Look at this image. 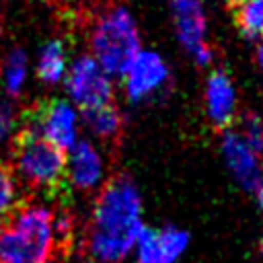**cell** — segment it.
<instances>
[{
  "instance_id": "cell-1",
  "label": "cell",
  "mask_w": 263,
  "mask_h": 263,
  "mask_svg": "<svg viewBox=\"0 0 263 263\" xmlns=\"http://www.w3.org/2000/svg\"><path fill=\"white\" fill-rule=\"evenodd\" d=\"M142 195L129 177H115L99 189L84 236L90 263H127L144 232Z\"/></svg>"
},
{
  "instance_id": "cell-2",
  "label": "cell",
  "mask_w": 263,
  "mask_h": 263,
  "mask_svg": "<svg viewBox=\"0 0 263 263\" xmlns=\"http://www.w3.org/2000/svg\"><path fill=\"white\" fill-rule=\"evenodd\" d=\"M55 247L53 212L43 203L21 205L0 224V263H47Z\"/></svg>"
},
{
  "instance_id": "cell-3",
  "label": "cell",
  "mask_w": 263,
  "mask_h": 263,
  "mask_svg": "<svg viewBox=\"0 0 263 263\" xmlns=\"http://www.w3.org/2000/svg\"><path fill=\"white\" fill-rule=\"evenodd\" d=\"M92 60L113 78L121 76L142 49L136 16L125 6H111L99 14L90 33Z\"/></svg>"
},
{
  "instance_id": "cell-4",
  "label": "cell",
  "mask_w": 263,
  "mask_h": 263,
  "mask_svg": "<svg viewBox=\"0 0 263 263\" xmlns=\"http://www.w3.org/2000/svg\"><path fill=\"white\" fill-rule=\"evenodd\" d=\"M14 166L27 185L51 191L66 175V154L43 138L25 132L14 148Z\"/></svg>"
},
{
  "instance_id": "cell-5",
  "label": "cell",
  "mask_w": 263,
  "mask_h": 263,
  "mask_svg": "<svg viewBox=\"0 0 263 263\" xmlns=\"http://www.w3.org/2000/svg\"><path fill=\"white\" fill-rule=\"evenodd\" d=\"M66 92L70 97V103L78 109L90 111L103 105H109L115 92L113 78L90 58L80 55L76 58L64 76Z\"/></svg>"
},
{
  "instance_id": "cell-6",
  "label": "cell",
  "mask_w": 263,
  "mask_h": 263,
  "mask_svg": "<svg viewBox=\"0 0 263 263\" xmlns=\"http://www.w3.org/2000/svg\"><path fill=\"white\" fill-rule=\"evenodd\" d=\"M171 14L179 43L199 66L214 62V49L208 45V14L203 0H171Z\"/></svg>"
},
{
  "instance_id": "cell-7",
  "label": "cell",
  "mask_w": 263,
  "mask_h": 263,
  "mask_svg": "<svg viewBox=\"0 0 263 263\" xmlns=\"http://www.w3.org/2000/svg\"><path fill=\"white\" fill-rule=\"evenodd\" d=\"M123 90L132 103L148 101L160 95L171 82V66L154 49H140L125 68Z\"/></svg>"
},
{
  "instance_id": "cell-8",
  "label": "cell",
  "mask_w": 263,
  "mask_h": 263,
  "mask_svg": "<svg viewBox=\"0 0 263 263\" xmlns=\"http://www.w3.org/2000/svg\"><path fill=\"white\" fill-rule=\"evenodd\" d=\"M78 109L64 99H55L45 103L35 115H33V125L31 134L43 138L58 150L66 152L78 142Z\"/></svg>"
},
{
  "instance_id": "cell-9",
  "label": "cell",
  "mask_w": 263,
  "mask_h": 263,
  "mask_svg": "<svg viewBox=\"0 0 263 263\" xmlns=\"http://www.w3.org/2000/svg\"><path fill=\"white\" fill-rule=\"evenodd\" d=\"M189 249V232L179 226L144 228L134 259L140 263H177Z\"/></svg>"
},
{
  "instance_id": "cell-10",
  "label": "cell",
  "mask_w": 263,
  "mask_h": 263,
  "mask_svg": "<svg viewBox=\"0 0 263 263\" xmlns=\"http://www.w3.org/2000/svg\"><path fill=\"white\" fill-rule=\"evenodd\" d=\"M107 164L103 152L90 140H78L66 156V179L78 191H97L105 185Z\"/></svg>"
},
{
  "instance_id": "cell-11",
  "label": "cell",
  "mask_w": 263,
  "mask_h": 263,
  "mask_svg": "<svg viewBox=\"0 0 263 263\" xmlns=\"http://www.w3.org/2000/svg\"><path fill=\"white\" fill-rule=\"evenodd\" d=\"M220 152L224 158V164L232 173V177L245 187V189H257L263 177L261 166V154L255 152L236 129H226L220 138Z\"/></svg>"
},
{
  "instance_id": "cell-12",
  "label": "cell",
  "mask_w": 263,
  "mask_h": 263,
  "mask_svg": "<svg viewBox=\"0 0 263 263\" xmlns=\"http://www.w3.org/2000/svg\"><path fill=\"white\" fill-rule=\"evenodd\" d=\"M203 103H205V113L208 119L218 125V127H228L234 117H236V88L232 78L226 72L214 70L208 80H205V90H203Z\"/></svg>"
},
{
  "instance_id": "cell-13",
  "label": "cell",
  "mask_w": 263,
  "mask_h": 263,
  "mask_svg": "<svg viewBox=\"0 0 263 263\" xmlns=\"http://www.w3.org/2000/svg\"><path fill=\"white\" fill-rule=\"evenodd\" d=\"M68 70V53L66 45L60 39L47 41L37 58V74L45 84H58L64 80Z\"/></svg>"
},
{
  "instance_id": "cell-14",
  "label": "cell",
  "mask_w": 263,
  "mask_h": 263,
  "mask_svg": "<svg viewBox=\"0 0 263 263\" xmlns=\"http://www.w3.org/2000/svg\"><path fill=\"white\" fill-rule=\"evenodd\" d=\"M84 123H86L88 132L95 138H99V140H113L121 132L123 119H121V113L117 111V107H113L109 103V105L84 111Z\"/></svg>"
},
{
  "instance_id": "cell-15",
  "label": "cell",
  "mask_w": 263,
  "mask_h": 263,
  "mask_svg": "<svg viewBox=\"0 0 263 263\" xmlns=\"http://www.w3.org/2000/svg\"><path fill=\"white\" fill-rule=\"evenodd\" d=\"M27 66H29V60H27V53L23 49H12L4 64H2V80H4V88L10 97H16L21 95V90L25 88V82H27Z\"/></svg>"
},
{
  "instance_id": "cell-16",
  "label": "cell",
  "mask_w": 263,
  "mask_h": 263,
  "mask_svg": "<svg viewBox=\"0 0 263 263\" xmlns=\"http://www.w3.org/2000/svg\"><path fill=\"white\" fill-rule=\"evenodd\" d=\"M236 23L251 39H263V0H240L236 4Z\"/></svg>"
},
{
  "instance_id": "cell-17",
  "label": "cell",
  "mask_w": 263,
  "mask_h": 263,
  "mask_svg": "<svg viewBox=\"0 0 263 263\" xmlns=\"http://www.w3.org/2000/svg\"><path fill=\"white\" fill-rule=\"evenodd\" d=\"M240 138L259 154H263V117L257 113H245L240 117L238 129Z\"/></svg>"
},
{
  "instance_id": "cell-18",
  "label": "cell",
  "mask_w": 263,
  "mask_h": 263,
  "mask_svg": "<svg viewBox=\"0 0 263 263\" xmlns=\"http://www.w3.org/2000/svg\"><path fill=\"white\" fill-rule=\"evenodd\" d=\"M16 203V187L12 175L0 166V218L10 214Z\"/></svg>"
},
{
  "instance_id": "cell-19",
  "label": "cell",
  "mask_w": 263,
  "mask_h": 263,
  "mask_svg": "<svg viewBox=\"0 0 263 263\" xmlns=\"http://www.w3.org/2000/svg\"><path fill=\"white\" fill-rule=\"evenodd\" d=\"M14 109L6 99H0V140L8 138L14 129Z\"/></svg>"
},
{
  "instance_id": "cell-20",
  "label": "cell",
  "mask_w": 263,
  "mask_h": 263,
  "mask_svg": "<svg viewBox=\"0 0 263 263\" xmlns=\"http://www.w3.org/2000/svg\"><path fill=\"white\" fill-rule=\"evenodd\" d=\"M257 66H259L261 76H263V39H261L259 45H257Z\"/></svg>"
},
{
  "instance_id": "cell-21",
  "label": "cell",
  "mask_w": 263,
  "mask_h": 263,
  "mask_svg": "<svg viewBox=\"0 0 263 263\" xmlns=\"http://www.w3.org/2000/svg\"><path fill=\"white\" fill-rule=\"evenodd\" d=\"M257 201H259V205H261V210H263V177H261V183L257 185Z\"/></svg>"
},
{
  "instance_id": "cell-22",
  "label": "cell",
  "mask_w": 263,
  "mask_h": 263,
  "mask_svg": "<svg viewBox=\"0 0 263 263\" xmlns=\"http://www.w3.org/2000/svg\"><path fill=\"white\" fill-rule=\"evenodd\" d=\"M226 2H232V4H238L240 0H226Z\"/></svg>"
},
{
  "instance_id": "cell-23",
  "label": "cell",
  "mask_w": 263,
  "mask_h": 263,
  "mask_svg": "<svg viewBox=\"0 0 263 263\" xmlns=\"http://www.w3.org/2000/svg\"><path fill=\"white\" fill-rule=\"evenodd\" d=\"M261 255H263V242H261Z\"/></svg>"
},
{
  "instance_id": "cell-24",
  "label": "cell",
  "mask_w": 263,
  "mask_h": 263,
  "mask_svg": "<svg viewBox=\"0 0 263 263\" xmlns=\"http://www.w3.org/2000/svg\"><path fill=\"white\" fill-rule=\"evenodd\" d=\"M132 263H140V261H136V259H134V261H132Z\"/></svg>"
}]
</instances>
